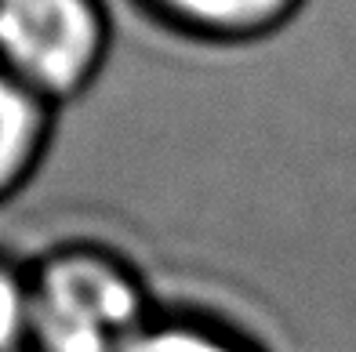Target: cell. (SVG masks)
Instances as JSON below:
<instances>
[{
  "instance_id": "6da1fadb",
  "label": "cell",
  "mask_w": 356,
  "mask_h": 352,
  "mask_svg": "<svg viewBox=\"0 0 356 352\" xmlns=\"http://www.w3.org/2000/svg\"><path fill=\"white\" fill-rule=\"evenodd\" d=\"M156 316L142 269L102 240L58 244L29 269V352H127Z\"/></svg>"
},
{
  "instance_id": "7a4b0ae2",
  "label": "cell",
  "mask_w": 356,
  "mask_h": 352,
  "mask_svg": "<svg viewBox=\"0 0 356 352\" xmlns=\"http://www.w3.org/2000/svg\"><path fill=\"white\" fill-rule=\"evenodd\" d=\"M113 47V0H0V66L55 109L88 99Z\"/></svg>"
},
{
  "instance_id": "3957f363",
  "label": "cell",
  "mask_w": 356,
  "mask_h": 352,
  "mask_svg": "<svg viewBox=\"0 0 356 352\" xmlns=\"http://www.w3.org/2000/svg\"><path fill=\"white\" fill-rule=\"evenodd\" d=\"M175 33L207 44H248L287 26L305 0H135Z\"/></svg>"
},
{
  "instance_id": "277c9868",
  "label": "cell",
  "mask_w": 356,
  "mask_h": 352,
  "mask_svg": "<svg viewBox=\"0 0 356 352\" xmlns=\"http://www.w3.org/2000/svg\"><path fill=\"white\" fill-rule=\"evenodd\" d=\"M51 124L55 106L0 66V196L19 189L37 171L51 142Z\"/></svg>"
},
{
  "instance_id": "5b68a950",
  "label": "cell",
  "mask_w": 356,
  "mask_h": 352,
  "mask_svg": "<svg viewBox=\"0 0 356 352\" xmlns=\"http://www.w3.org/2000/svg\"><path fill=\"white\" fill-rule=\"evenodd\" d=\"M127 352H258V349L240 334H233L229 327L211 324V319L160 312L156 324Z\"/></svg>"
},
{
  "instance_id": "8992f818",
  "label": "cell",
  "mask_w": 356,
  "mask_h": 352,
  "mask_svg": "<svg viewBox=\"0 0 356 352\" xmlns=\"http://www.w3.org/2000/svg\"><path fill=\"white\" fill-rule=\"evenodd\" d=\"M0 352H29V269L0 262Z\"/></svg>"
}]
</instances>
